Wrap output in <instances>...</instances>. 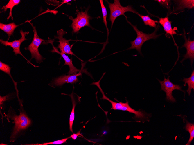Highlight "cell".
I'll use <instances>...</instances> for the list:
<instances>
[{"label": "cell", "mask_w": 194, "mask_h": 145, "mask_svg": "<svg viewBox=\"0 0 194 145\" xmlns=\"http://www.w3.org/2000/svg\"><path fill=\"white\" fill-rule=\"evenodd\" d=\"M71 1V0H62L63 3L62 4H63L64 3H67V2H69V1Z\"/></svg>", "instance_id": "d4e9b609"}, {"label": "cell", "mask_w": 194, "mask_h": 145, "mask_svg": "<svg viewBox=\"0 0 194 145\" xmlns=\"http://www.w3.org/2000/svg\"><path fill=\"white\" fill-rule=\"evenodd\" d=\"M184 82V86H186L188 84V88L186 90L188 95L190 96L191 91V90H194V70L193 69L190 77L188 78H183V79L181 80Z\"/></svg>", "instance_id": "2e32d148"}, {"label": "cell", "mask_w": 194, "mask_h": 145, "mask_svg": "<svg viewBox=\"0 0 194 145\" xmlns=\"http://www.w3.org/2000/svg\"><path fill=\"white\" fill-rule=\"evenodd\" d=\"M97 86L98 87L102 94L103 97L101 99L106 100L109 102L112 105V109L114 110L127 111L130 113H134L135 115V117L137 120H138L139 121H144L149 120V115H148L146 113L140 110L139 111H136L133 109L129 106L128 102L127 101L125 103L116 102L112 101L105 95L99 84H98Z\"/></svg>", "instance_id": "7a4b0ae2"}, {"label": "cell", "mask_w": 194, "mask_h": 145, "mask_svg": "<svg viewBox=\"0 0 194 145\" xmlns=\"http://www.w3.org/2000/svg\"><path fill=\"white\" fill-rule=\"evenodd\" d=\"M20 25H17L14 22H12L8 24H4L0 22V29L4 31L8 35V40H9L10 36L13 35L15 29Z\"/></svg>", "instance_id": "9a60e30c"}, {"label": "cell", "mask_w": 194, "mask_h": 145, "mask_svg": "<svg viewBox=\"0 0 194 145\" xmlns=\"http://www.w3.org/2000/svg\"><path fill=\"white\" fill-rule=\"evenodd\" d=\"M26 21L29 23L33 27L34 36L31 43L25 49L26 50H28L30 52L31 55V59L34 58L37 63H40L42 62L43 57L39 53L38 48L42 41L44 40L40 38L38 36L36 27L33 26V23H31L28 20Z\"/></svg>", "instance_id": "277c9868"}, {"label": "cell", "mask_w": 194, "mask_h": 145, "mask_svg": "<svg viewBox=\"0 0 194 145\" xmlns=\"http://www.w3.org/2000/svg\"><path fill=\"white\" fill-rule=\"evenodd\" d=\"M183 32L182 36L184 39L185 42L180 48H185L186 49V52L185 54L183 55V58L180 62L182 64L184 60L189 59L191 65L192 66L194 60V40H190L189 33L188 38L187 39L186 36V32L184 28L183 29Z\"/></svg>", "instance_id": "9c48e42d"}, {"label": "cell", "mask_w": 194, "mask_h": 145, "mask_svg": "<svg viewBox=\"0 0 194 145\" xmlns=\"http://www.w3.org/2000/svg\"><path fill=\"white\" fill-rule=\"evenodd\" d=\"M8 117L13 120L15 124L11 138H15L19 132L27 128L31 123L30 119L23 112L20 113L19 115H14L11 116L8 115Z\"/></svg>", "instance_id": "8992f818"}, {"label": "cell", "mask_w": 194, "mask_h": 145, "mask_svg": "<svg viewBox=\"0 0 194 145\" xmlns=\"http://www.w3.org/2000/svg\"><path fill=\"white\" fill-rule=\"evenodd\" d=\"M20 33L21 34V37L19 39L15 40L13 41L12 42H8L7 40L4 41L2 39H0V42L1 44L5 45L6 46H9L12 47L13 50V52L14 53L15 55L17 54H19L21 55L24 58L28 61V63H30L34 67L36 66L32 64L29 60H28L22 54L20 50V46L21 43L24 41L27 40L25 36L26 35L29 33V32H24L21 30L20 31Z\"/></svg>", "instance_id": "ba28073f"}, {"label": "cell", "mask_w": 194, "mask_h": 145, "mask_svg": "<svg viewBox=\"0 0 194 145\" xmlns=\"http://www.w3.org/2000/svg\"><path fill=\"white\" fill-rule=\"evenodd\" d=\"M53 50V52H57L61 55L64 59L65 63L64 65H67L69 66V71L68 74L69 75L75 74L80 71V70L77 69L73 65L72 58H69L68 56L66 55L65 54L60 52L57 49L55 48Z\"/></svg>", "instance_id": "5bb4252c"}, {"label": "cell", "mask_w": 194, "mask_h": 145, "mask_svg": "<svg viewBox=\"0 0 194 145\" xmlns=\"http://www.w3.org/2000/svg\"><path fill=\"white\" fill-rule=\"evenodd\" d=\"M164 80L161 81L158 79L157 80L160 83L161 86V90L164 91L166 93V100L171 102L174 103L176 102V100L172 95L173 91L175 90H180L185 93V91L182 89V87L178 84L173 83L170 80V76H168L167 78L165 77L164 74Z\"/></svg>", "instance_id": "52a82bcc"}, {"label": "cell", "mask_w": 194, "mask_h": 145, "mask_svg": "<svg viewBox=\"0 0 194 145\" xmlns=\"http://www.w3.org/2000/svg\"><path fill=\"white\" fill-rule=\"evenodd\" d=\"M70 137L67 138H66L61 140H58L57 141H54L48 143H46L43 144H26L25 145H47L49 144H63L66 142L67 140Z\"/></svg>", "instance_id": "7402d4cb"}, {"label": "cell", "mask_w": 194, "mask_h": 145, "mask_svg": "<svg viewBox=\"0 0 194 145\" xmlns=\"http://www.w3.org/2000/svg\"><path fill=\"white\" fill-rule=\"evenodd\" d=\"M138 15L141 18L144 24L146 25H148L156 28L157 27L156 23H159V22L158 21L154 20L151 19L149 16L148 14L147 16H144L139 14Z\"/></svg>", "instance_id": "ac0fdd59"}, {"label": "cell", "mask_w": 194, "mask_h": 145, "mask_svg": "<svg viewBox=\"0 0 194 145\" xmlns=\"http://www.w3.org/2000/svg\"><path fill=\"white\" fill-rule=\"evenodd\" d=\"M173 9L170 14L177 15L180 12H184L185 8L188 10L194 8V0H174Z\"/></svg>", "instance_id": "7c38bea8"}, {"label": "cell", "mask_w": 194, "mask_h": 145, "mask_svg": "<svg viewBox=\"0 0 194 145\" xmlns=\"http://www.w3.org/2000/svg\"><path fill=\"white\" fill-rule=\"evenodd\" d=\"M9 96H6L2 97L1 96H0V105L3 104V102L7 100Z\"/></svg>", "instance_id": "603a6c76"}, {"label": "cell", "mask_w": 194, "mask_h": 145, "mask_svg": "<svg viewBox=\"0 0 194 145\" xmlns=\"http://www.w3.org/2000/svg\"><path fill=\"white\" fill-rule=\"evenodd\" d=\"M89 9V8H87L84 12L81 10L80 12L77 9V17L73 18L71 16L69 17V18L72 21L71 27L73 33L79 31L81 28L85 26L92 28L89 23V21L91 18L88 14Z\"/></svg>", "instance_id": "5b68a950"}, {"label": "cell", "mask_w": 194, "mask_h": 145, "mask_svg": "<svg viewBox=\"0 0 194 145\" xmlns=\"http://www.w3.org/2000/svg\"><path fill=\"white\" fill-rule=\"evenodd\" d=\"M105 1L107 3L110 10V14L109 20L111 21V30L114 22L116 19L121 15H124L127 17L124 14L126 12H130L138 15L139 13L136 10L134 9L131 5L123 7L122 6L119 0H114V3H111L107 0Z\"/></svg>", "instance_id": "3957f363"}, {"label": "cell", "mask_w": 194, "mask_h": 145, "mask_svg": "<svg viewBox=\"0 0 194 145\" xmlns=\"http://www.w3.org/2000/svg\"><path fill=\"white\" fill-rule=\"evenodd\" d=\"M67 32L62 29L57 31V35L54 36L55 38L59 40L60 44L57 48L60 49L61 53L75 56L71 50V47L69 44V41L63 37V36Z\"/></svg>", "instance_id": "30bf717a"}, {"label": "cell", "mask_w": 194, "mask_h": 145, "mask_svg": "<svg viewBox=\"0 0 194 145\" xmlns=\"http://www.w3.org/2000/svg\"><path fill=\"white\" fill-rule=\"evenodd\" d=\"M126 19L127 23L132 26L137 34L136 38L133 41H130V43L131 46L127 50L136 49L141 55H143L141 49L143 44L146 41L150 39H155L163 34L162 33L159 34H156L160 27L159 24L158 23L155 30L152 33L148 34L144 33L142 31L139 30L137 28V25H134L132 24L128 21L127 17H126Z\"/></svg>", "instance_id": "6da1fadb"}, {"label": "cell", "mask_w": 194, "mask_h": 145, "mask_svg": "<svg viewBox=\"0 0 194 145\" xmlns=\"http://www.w3.org/2000/svg\"><path fill=\"white\" fill-rule=\"evenodd\" d=\"M20 0H10L8 3L5 6H3L1 8V10H3V11L6 12L7 9L9 8L10 9L9 15L7 18V20H8L11 17L12 20L13 19V17L12 16V11L13 7L18 5L20 2Z\"/></svg>", "instance_id": "e0dca14e"}, {"label": "cell", "mask_w": 194, "mask_h": 145, "mask_svg": "<svg viewBox=\"0 0 194 145\" xmlns=\"http://www.w3.org/2000/svg\"><path fill=\"white\" fill-rule=\"evenodd\" d=\"M155 1L158 2L159 4L164 8H166L168 11L167 14L169 15L170 14L171 12V1L170 0H155Z\"/></svg>", "instance_id": "44dd1931"}, {"label": "cell", "mask_w": 194, "mask_h": 145, "mask_svg": "<svg viewBox=\"0 0 194 145\" xmlns=\"http://www.w3.org/2000/svg\"><path fill=\"white\" fill-rule=\"evenodd\" d=\"M80 131L77 133V134H73V135H71L70 137L74 140H76L77 138V137L78 136V135H81V134H80Z\"/></svg>", "instance_id": "cb8c5ba5"}, {"label": "cell", "mask_w": 194, "mask_h": 145, "mask_svg": "<svg viewBox=\"0 0 194 145\" xmlns=\"http://www.w3.org/2000/svg\"><path fill=\"white\" fill-rule=\"evenodd\" d=\"M69 95L71 97L73 104L72 109L69 118V129L71 132L73 133L72 129V126L75 117V108L76 105V103L74 99L73 93L72 92L71 94Z\"/></svg>", "instance_id": "d6986e66"}, {"label": "cell", "mask_w": 194, "mask_h": 145, "mask_svg": "<svg viewBox=\"0 0 194 145\" xmlns=\"http://www.w3.org/2000/svg\"><path fill=\"white\" fill-rule=\"evenodd\" d=\"M168 16V14H167L166 16L164 18L157 17L159 19V23L163 26L164 31L166 32L165 35L166 37L170 38V35H171L172 37L174 42L175 45L177 47L178 54V59H179V53L178 49L179 47L175 43L173 37V34H177V33L175 31V30L177 29V27H175V29L172 28L171 25L172 22L169 20Z\"/></svg>", "instance_id": "8fae6325"}, {"label": "cell", "mask_w": 194, "mask_h": 145, "mask_svg": "<svg viewBox=\"0 0 194 145\" xmlns=\"http://www.w3.org/2000/svg\"><path fill=\"white\" fill-rule=\"evenodd\" d=\"M81 71L78 73L71 75H63L55 79L53 82V84L55 86H61L64 84L76 83L78 81V76L81 75Z\"/></svg>", "instance_id": "4fadbf2b"}, {"label": "cell", "mask_w": 194, "mask_h": 145, "mask_svg": "<svg viewBox=\"0 0 194 145\" xmlns=\"http://www.w3.org/2000/svg\"><path fill=\"white\" fill-rule=\"evenodd\" d=\"M185 130L190 134V137L186 145H190L194 138V124L186 121V125L185 127Z\"/></svg>", "instance_id": "ffe728a7"}]
</instances>
